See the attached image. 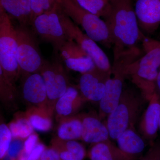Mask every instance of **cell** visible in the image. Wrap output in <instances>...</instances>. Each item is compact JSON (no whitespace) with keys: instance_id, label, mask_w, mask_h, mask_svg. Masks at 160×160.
Listing matches in <instances>:
<instances>
[{"instance_id":"obj_1","label":"cell","mask_w":160,"mask_h":160,"mask_svg":"<svg viewBox=\"0 0 160 160\" xmlns=\"http://www.w3.org/2000/svg\"><path fill=\"white\" fill-rule=\"evenodd\" d=\"M109 15L104 21L109 29L113 54L136 48L146 36L139 26L133 0H112Z\"/></svg>"},{"instance_id":"obj_2","label":"cell","mask_w":160,"mask_h":160,"mask_svg":"<svg viewBox=\"0 0 160 160\" xmlns=\"http://www.w3.org/2000/svg\"><path fill=\"white\" fill-rule=\"evenodd\" d=\"M142 43L145 54L129 65L126 73L149 100L155 92V82L160 71V42L146 37Z\"/></svg>"},{"instance_id":"obj_3","label":"cell","mask_w":160,"mask_h":160,"mask_svg":"<svg viewBox=\"0 0 160 160\" xmlns=\"http://www.w3.org/2000/svg\"><path fill=\"white\" fill-rule=\"evenodd\" d=\"M147 100L140 90L124 88L118 106L107 117L106 124L110 138L116 141L127 129L135 128L145 110Z\"/></svg>"},{"instance_id":"obj_4","label":"cell","mask_w":160,"mask_h":160,"mask_svg":"<svg viewBox=\"0 0 160 160\" xmlns=\"http://www.w3.org/2000/svg\"><path fill=\"white\" fill-rule=\"evenodd\" d=\"M140 54L139 49L135 48L113 55L112 76L107 81L105 92L99 102L98 115L101 120L108 117L118 106L124 90L127 69L130 64L138 58Z\"/></svg>"},{"instance_id":"obj_5","label":"cell","mask_w":160,"mask_h":160,"mask_svg":"<svg viewBox=\"0 0 160 160\" xmlns=\"http://www.w3.org/2000/svg\"><path fill=\"white\" fill-rule=\"evenodd\" d=\"M17 53L16 28L9 15L0 6V68L14 84L21 78Z\"/></svg>"},{"instance_id":"obj_6","label":"cell","mask_w":160,"mask_h":160,"mask_svg":"<svg viewBox=\"0 0 160 160\" xmlns=\"http://www.w3.org/2000/svg\"><path fill=\"white\" fill-rule=\"evenodd\" d=\"M63 11L75 24L82 27L92 40L106 48L112 46L108 26L104 20L78 5L72 0H59Z\"/></svg>"},{"instance_id":"obj_7","label":"cell","mask_w":160,"mask_h":160,"mask_svg":"<svg viewBox=\"0 0 160 160\" xmlns=\"http://www.w3.org/2000/svg\"><path fill=\"white\" fill-rule=\"evenodd\" d=\"M16 28L18 41V61L21 77L39 72L46 61L43 59L34 32L29 26L19 25Z\"/></svg>"},{"instance_id":"obj_8","label":"cell","mask_w":160,"mask_h":160,"mask_svg":"<svg viewBox=\"0 0 160 160\" xmlns=\"http://www.w3.org/2000/svg\"><path fill=\"white\" fill-rule=\"evenodd\" d=\"M59 15L61 23L68 37L74 40L80 48L92 59L97 68L105 72L112 73V66L108 56L97 42L84 33L63 11L61 6Z\"/></svg>"},{"instance_id":"obj_9","label":"cell","mask_w":160,"mask_h":160,"mask_svg":"<svg viewBox=\"0 0 160 160\" xmlns=\"http://www.w3.org/2000/svg\"><path fill=\"white\" fill-rule=\"evenodd\" d=\"M59 3L49 11L37 17L32 23V30L42 40L50 43L58 55L62 46L69 39L60 18Z\"/></svg>"},{"instance_id":"obj_10","label":"cell","mask_w":160,"mask_h":160,"mask_svg":"<svg viewBox=\"0 0 160 160\" xmlns=\"http://www.w3.org/2000/svg\"><path fill=\"white\" fill-rule=\"evenodd\" d=\"M44 79L47 94V107L51 114L54 113L58 100L70 86L62 64L58 61H46L40 71Z\"/></svg>"},{"instance_id":"obj_11","label":"cell","mask_w":160,"mask_h":160,"mask_svg":"<svg viewBox=\"0 0 160 160\" xmlns=\"http://www.w3.org/2000/svg\"><path fill=\"white\" fill-rule=\"evenodd\" d=\"M111 76L112 73L102 71L96 67L82 74L78 88L84 99L99 102L105 92L106 83Z\"/></svg>"},{"instance_id":"obj_12","label":"cell","mask_w":160,"mask_h":160,"mask_svg":"<svg viewBox=\"0 0 160 160\" xmlns=\"http://www.w3.org/2000/svg\"><path fill=\"white\" fill-rule=\"evenodd\" d=\"M58 55L68 69L81 74L96 67L92 59L70 38L60 48Z\"/></svg>"},{"instance_id":"obj_13","label":"cell","mask_w":160,"mask_h":160,"mask_svg":"<svg viewBox=\"0 0 160 160\" xmlns=\"http://www.w3.org/2000/svg\"><path fill=\"white\" fill-rule=\"evenodd\" d=\"M134 7L140 29L148 37L160 26V0H135Z\"/></svg>"},{"instance_id":"obj_14","label":"cell","mask_w":160,"mask_h":160,"mask_svg":"<svg viewBox=\"0 0 160 160\" xmlns=\"http://www.w3.org/2000/svg\"><path fill=\"white\" fill-rule=\"evenodd\" d=\"M160 119V98L154 92L137 123L138 132L151 146L157 136Z\"/></svg>"},{"instance_id":"obj_15","label":"cell","mask_w":160,"mask_h":160,"mask_svg":"<svg viewBox=\"0 0 160 160\" xmlns=\"http://www.w3.org/2000/svg\"><path fill=\"white\" fill-rule=\"evenodd\" d=\"M23 98L30 107H47V94L44 79L40 72L21 77Z\"/></svg>"},{"instance_id":"obj_16","label":"cell","mask_w":160,"mask_h":160,"mask_svg":"<svg viewBox=\"0 0 160 160\" xmlns=\"http://www.w3.org/2000/svg\"><path fill=\"white\" fill-rule=\"evenodd\" d=\"M82 140L91 144L105 142L110 138L106 124L102 122L98 115L92 112L82 114Z\"/></svg>"},{"instance_id":"obj_17","label":"cell","mask_w":160,"mask_h":160,"mask_svg":"<svg viewBox=\"0 0 160 160\" xmlns=\"http://www.w3.org/2000/svg\"><path fill=\"white\" fill-rule=\"evenodd\" d=\"M85 101L78 88L70 85L56 103L54 112L57 121L74 115Z\"/></svg>"},{"instance_id":"obj_18","label":"cell","mask_w":160,"mask_h":160,"mask_svg":"<svg viewBox=\"0 0 160 160\" xmlns=\"http://www.w3.org/2000/svg\"><path fill=\"white\" fill-rule=\"evenodd\" d=\"M116 141L118 147L129 160L137 159L146 147V141L135 128L127 129Z\"/></svg>"},{"instance_id":"obj_19","label":"cell","mask_w":160,"mask_h":160,"mask_svg":"<svg viewBox=\"0 0 160 160\" xmlns=\"http://www.w3.org/2000/svg\"><path fill=\"white\" fill-rule=\"evenodd\" d=\"M51 147L63 160H83L86 157L85 147L76 140H64L57 137L51 141Z\"/></svg>"},{"instance_id":"obj_20","label":"cell","mask_w":160,"mask_h":160,"mask_svg":"<svg viewBox=\"0 0 160 160\" xmlns=\"http://www.w3.org/2000/svg\"><path fill=\"white\" fill-rule=\"evenodd\" d=\"M0 6L9 16L17 20L19 25L30 26L31 0H0Z\"/></svg>"},{"instance_id":"obj_21","label":"cell","mask_w":160,"mask_h":160,"mask_svg":"<svg viewBox=\"0 0 160 160\" xmlns=\"http://www.w3.org/2000/svg\"><path fill=\"white\" fill-rule=\"evenodd\" d=\"M91 145L88 153L90 160H129L110 139Z\"/></svg>"},{"instance_id":"obj_22","label":"cell","mask_w":160,"mask_h":160,"mask_svg":"<svg viewBox=\"0 0 160 160\" xmlns=\"http://www.w3.org/2000/svg\"><path fill=\"white\" fill-rule=\"evenodd\" d=\"M57 137L64 140H82V114L64 118L59 121Z\"/></svg>"},{"instance_id":"obj_23","label":"cell","mask_w":160,"mask_h":160,"mask_svg":"<svg viewBox=\"0 0 160 160\" xmlns=\"http://www.w3.org/2000/svg\"><path fill=\"white\" fill-rule=\"evenodd\" d=\"M25 114L33 129L37 131L46 132L52 128V115L47 108L30 107Z\"/></svg>"},{"instance_id":"obj_24","label":"cell","mask_w":160,"mask_h":160,"mask_svg":"<svg viewBox=\"0 0 160 160\" xmlns=\"http://www.w3.org/2000/svg\"><path fill=\"white\" fill-rule=\"evenodd\" d=\"M12 138L26 140L34 132V129L28 118L24 114L18 115L8 125Z\"/></svg>"},{"instance_id":"obj_25","label":"cell","mask_w":160,"mask_h":160,"mask_svg":"<svg viewBox=\"0 0 160 160\" xmlns=\"http://www.w3.org/2000/svg\"><path fill=\"white\" fill-rule=\"evenodd\" d=\"M83 9L104 19L109 15L111 9L109 0H72Z\"/></svg>"},{"instance_id":"obj_26","label":"cell","mask_w":160,"mask_h":160,"mask_svg":"<svg viewBox=\"0 0 160 160\" xmlns=\"http://www.w3.org/2000/svg\"><path fill=\"white\" fill-rule=\"evenodd\" d=\"M17 94L15 85L8 78L0 68V94L2 102L5 105H11L14 102Z\"/></svg>"},{"instance_id":"obj_27","label":"cell","mask_w":160,"mask_h":160,"mask_svg":"<svg viewBox=\"0 0 160 160\" xmlns=\"http://www.w3.org/2000/svg\"><path fill=\"white\" fill-rule=\"evenodd\" d=\"M59 1V0H31L32 13L30 26L36 18L51 10Z\"/></svg>"},{"instance_id":"obj_28","label":"cell","mask_w":160,"mask_h":160,"mask_svg":"<svg viewBox=\"0 0 160 160\" xmlns=\"http://www.w3.org/2000/svg\"><path fill=\"white\" fill-rule=\"evenodd\" d=\"M12 139V135L8 125L4 123L0 125V158L7 154Z\"/></svg>"},{"instance_id":"obj_29","label":"cell","mask_w":160,"mask_h":160,"mask_svg":"<svg viewBox=\"0 0 160 160\" xmlns=\"http://www.w3.org/2000/svg\"><path fill=\"white\" fill-rule=\"evenodd\" d=\"M24 141L19 138H12L7 154L12 159L17 160L21 152L24 149Z\"/></svg>"},{"instance_id":"obj_30","label":"cell","mask_w":160,"mask_h":160,"mask_svg":"<svg viewBox=\"0 0 160 160\" xmlns=\"http://www.w3.org/2000/svg\"><path fill=\"white\" fill-rule=\"evenodd\" d=\"M160 143H154L145 154L142 156L139 160H159Z\"/></svg>"},{"instance_id":"obj_31","label":"cell","mask_w":160,"mask_h":160,"mask_svg":"<svg viewBox=\"0 0 160 160\" xmlns=\"http://www.w3.org/2000/svg\"><path fill=\"white\" fill-rule=\"evenodd\" d=\"M39 142L38 136L33 132L24 141V149L26 153L29 155L35 146Z\"/></svg>"},{"instance_id":"obj_32","label":"cell","mask_w":160,"mask_h":160,"mask_svg":"<svg viewBox=\"0 0 160 160\" xmlns=\"http://www.w3.org/2000/svg\"><path fill=\"white\" fill-rule=\"evenodd\" d=\"M40 160H63L56 150L53 148L46 149L43 152Z\"/></svg>"},{"instance_id":"obj_33","label":"cell","mask_w":160,"mask_h":160,"mask_svg":"<svg viewBox=\"0 0 160 160\" xmlns=\"http://www.w3.org/2000/svg\"><path fill=\"white\" fill-rule=\"evenodd\" d=\"M46 149L42 143L39 142L30 152L27 160H40L43 152Z\"/></svg>"},{"instance_id":"obj_34","label":"cell","mask_w":160,"mask_h":160,"mask_svg":"<svg viewBox=\"0 0 160 160\" xmlns=\"http://www.w3.org/2000/svg\"><path fill=\"white\" fill-rule=\"evenodd\" d=\"M155 92H156L160 98V71L155 82Z\"/></svg>"},{"instance_id":"obj_35","label":"cell","mask_w":160,"mask_h":160,"mask_svg":"<svg viewBox=\"0 0 160 160\" xmlns=\"http://www.w3.org/2000/svg\"><path fill=\"white\" fill-rule=\"evenodd\" d=\"M159 129L160 130V121H159Z\"/></svg>"},{"instance_id":"obj_36","label":"cell","mask_w":160,"mask_h":160,"mask_svg":"<svg viewBox=\"0 0 160 160\" xmlns=\"http://www.w3.org/2000/svg\"><path fill=\"white\" fill-rule=\"evenodd\" d=\"M109 1H112V0H109Z\"/></svg>"},{"instance_id":"obj_37","label":"cell","mask_w":160,"mask_h":160,"mask_svg":"<svg viewBox=\"0 0 160 160\" xmlns=\"http://www.w3.org/2000/svg\"><path fill=\"white\" fill-rule=\"evenodd\" d=\"M159 160H160V159Z\"/></svg>"}]
</instances>
